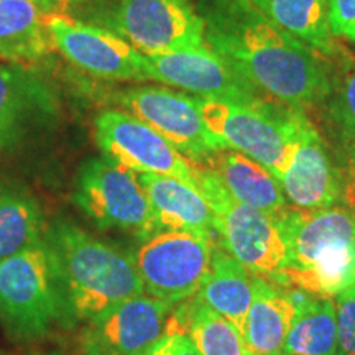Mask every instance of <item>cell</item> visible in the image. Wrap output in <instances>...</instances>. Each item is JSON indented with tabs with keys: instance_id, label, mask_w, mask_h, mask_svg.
<instances>
[{
	"instance_id": "d4e9b609",
	"label": "cell",
	"mask_w": 355,
	"mask_h": 355,
	"mask_svg": "<svg viewBox=\"0 0 355 355\" xmlns=\"http://www.w3.org/2000/svg\"><path fill=\"white\" fill-rule=\"evenodd\" d=\"M43 239V216L37 201L15 189L0 191V261Z\"/></svg>"
},
{
	"instance_id": "f546056e",
	"label": "cell",
	"mask_w": 355,
	"mask_h": 355,
	"mask_svg": "<svg viewBox=\"0 0 355 355\" xmlns=\"http://www.w3.org/2000/svg\"><path fill=\"white\" fill-rule=\"evenodd\" d=\"M173 355H202L183 332H173Z\"/></svg>"
},
{
	"instance_id": "484cf974",
	"label": "cell",
	"mask_w": 355,
	"mask_h": 355,
	"mask_svg": "<svg viewBox=\"0 0 355 355\" xmlns=\"http://www.w3.org/2000/svg\"><path fill=\"white\" fill-rule=\"evenodd\" d=\"M186 336L202 355H252L237 327L199 301L188 313Z\"/></svg>"
},
{
	"instance_id": "52a82bcc",
	"label": "cell",
	"mask_w": 355,
	"mask_h": 355,
	"mask_svg": "<svg viewBox=\"0 0 355 355\" xmlns=\"http://www.w3.org/2000/svg\"><path fill=\"white\" fill-rule=\"evenodd\" d=\"M74 201L101 229L148 239L158 224L139 175L109 158L91 159L78 176Z\"/></svg>"
},
{
	"instance_id": "ac0fdd59",
	"label": "cell",
	"mask_w": 355,
	"mask_h": 355,
	"mask_svg": "<svg viewBox=\"0 0 355 355\" xmlns=\"http://www.w3.org/2000/svg\"><path fill=\"white\" fill-rule=\"evenodd\" d=\"M235 201L277 216L288 207L278 180L263 165L247 155L224 148L207 159Z\"/></svg>"
},
{
	"instance_id": "44dd1931",
	"label": "cell",
	"mask_w": 355,
	"mask_h": 355,
	"mask_svg": "<svg viewBox=\"0 0 355 355\" xmlns=\"http://www.w3.org/2000/svg\"><path fill=\"white\" fill-rule=\"evenodd\" d=\"M273 24L327 60L340 58L337 38L329 28V0H252Z\"/></svg>"
},
{
	"instance_id": "7a4b0ae2",
	"label": "cell",
	"mask_w": 355,
	"mask_h": 355,
	"mask_svg": "<svg viewBox=\"0 0 355 355\" xmlns=\"http://www.w3.org/2000/svg\"><path fill=\"white\" fill-rule=\"evenodd\" d=\"M44 239L55 259L66 318L91 321L145 293L135 260L121 248L71 222H56Z\"/></svg>"
},
{
	"instance_id": "603a6c76",
	"label": "cell",
	"mask_w": 355,
	"mask_h": 355,
	"mask_svg": "<svg viewBox=\"0 0 355 355\" xmlns=\"http://www.w3.org/2000/svg\"><path fill=\"white\" fill-rule=\"evenodd\" d=\"M282 355H337L334 300L311 295L296 309Z\"/></svg>"
},
{
	"instance_id": "cb8c5ba5",
	"label": "cell",
	"mask_w": 355,
	"mask_h": 355,
	"mask_svg": "<svg viewBox=\"0 0 355 355\" xmlns=\"http://www.w3.org/2000/svg\"><path fill=\"white\" fill-rule=\"evenodd\" d=\"M48 104L46 89L20 66L0 64V148L12 141L35 109Z\"/></svg>"
},
{
	"instance_id": "2e32d148",
	"label": "cell",
	"mask_w": 355,
	"mask_h": 355,
	"mask_svg": "<svg viewBox=\"0 0 355 355\" xmlns=\"http://www.w3.org/2000/svg\"><path fill=\"white\" fill-rule=\"evenodd\" d=\"M159 230H186L217 239L214 214L196 186L162 175H139Z\"/></svg>"
},
{
	"instance_id": "6da1fadb",
	"label": "cell",
	"mask_w": 355,
	"mask_h": 355,
	"mask_svg": "<svg viewBox=\"0 0 355 355\" xmlns=\"http://www.w3.org/2000/svg\"><path fill=\"white\" fill-rule=\"evenodd\" d=\"M207 44L266 99L304 109L334 87L331 60L273 24L252 0H204Z\"/></svg>"
},
{
	"instance_id": "277c9868",
	"label": "cell",
	"mask_w": 355,
	"mask_h": 355,
	"mask_svg": "<svg viewBox=\"0 0 355 355\" xmlns=\"http://www.w3.org/2000/svg\"><path fill=\"white\" fill-rule=\"evenodd\" d=\"M61 318L64 296L46 239L0 261V321L13 334L42 336Z\"/></svg>"
},
{
	"instance_id": "5bb4252c",
	"label": "cell",
	"mask_w": 355,
	"mask_h": 355,
	"mask_svg": "<svg viewBox=\"0 0 355 355\" xmlns=\"http://www.w3.org/2000/svg\"><path fill=\"white\" fill-rule=\"evenodd\" d=\"M277 217L288 259L285 268H308L326 252L355 247V209L337 202L321 209H283Z\"/></svg>"
},
{
	"instance_id": "5b68a950",
	"label": "cell",
	"mask_w": 355,
	"mask_h": 355,
	"mask_svg": "<svg viewBox=\"0 0 355 355\" xmlns=\"http://www.w3.org/2000/svg\"><path fill=\"white\" fill-rule=\"evenodd\" d=\"M196 188L209 202L222 248L248 272L270 275L285 268L288 250L277 217L230 196L212 168L194 166Z\"/></svg>"
},
{
	"instance_id": "f1b7e54d",
	"label": "cell",
	"mask_w": 355,
	"mask_h": 355,
	"mask_svg": "<svg viewBox=\"0 0 355 355\" xmlns=\"http://www.w3.org/2000/svg\"><path fill=\"white\" fill-rule=\"evenodd\" d=\"M329 28L336 38L355 43V0H329Z\"/></svg>"
},
{
	"instance_id": "3957f363",
	"label": "cell",
	"mask_w": 355,
	"mask_h": 355,
	"mask_svg": "<svg viewBox=\"0 0 355 355\" xmlns=\"http://www.w3.org/2000/svg\"><path fill=\"white\" fill-rule=\"evenodd\" d=\"M207 128L225 148L263 165L278 183L295 157L300 115L304 109L270 99L232 101L196 96Z\"/></svg>"
},
{
	"instance_id": "9a60e30c",
	"label": "cell",
	"mask_w": 355,
	"mask_h": 355,
	"mask_svg": "<svg viewBox=\"0 0 355 355\" xmlns=\"http://www.w3.org/2000/svg\"><path fill=\"white\" fill-rule=\"evenodd\" d=\"M288 201L300 209H321L344 199L345 184L327 153L321 133L303 110L295 157L279 180Z\"/></svg>"
},
{
	"instance_id": "ffe728a7",
	"label": "cell",
	"mask_w": 355,
	"mask_h": 355,
	"mask_svg": "<svg viewBox=\"0 0 355 355\" xmlns=\"http://www.w3.org/2000/svg\"><path fill=\"white\" fill-rule=\"evenodd\" d=\"M254 300V278L224 248H214L211 270L198 291V301L225 318L243 334Z\"/></svg>"
},
{
	"instance_id": "83f0119b",
	"label": "cell",
	"mask_w": 355,
	"mask_h": 355,
	"mask_svg": "<svg viewBox=\"0 0 355 355\" xmlns=\"http://www.w3.org/2000/svg\"><path fill=\"white\" fill-rule=\"evenodd\" d=\"M337 314V355H355V285L334 298Z\"/></svg>"
},
{
	"instance_id": "ba28073f",
	"label": "cell",
	"mask_w": 355,
	"mask_h": 355,
	"mask_svg": "<svg viewBox=\"0 0 355 355\" xmlns=\"http://www.w3.org/2000/svg\"><path fill=\"white\" fill-rule=\"evenodd\" d=\"M107 24L144 56L206 43V24L194 0H121Z\"/></svg>"
},
{
	"instance_id": "d6986e66",
	"label": "cell",
	"mask_w": 355,
	"mask_h": 355,
	"mask_svg": "<svg viewBox=\"0 0 355 355\" xmlns=\"http://www.w3.org/2000/svg\"><path fill=\"white\" fill-rule=\"evenodd\" d=\"M296 308L285 286L254 278V300L248 309L243 340L252 355H282Z\"/></svg>"
},
{
	"instance_id": "d6a6232c",
	"label": "cell",
	"mask_w": 355,
	"mask_h": 355,
	"mask_svg": "<svg viewBox=\"0 0 355 355\" xmlns=\"http://www.w3.org/2000/svg\"><path fill=\"white\" fill-rule=\"evenodd\" d=\"M30 2L42 8L44 13H63L68 6L66 0H30Z\"/></svg>"
},
{
	"instance_id": "7c38bea8",
	"label": "cell",
	"mask_w": 355,
	"mask_h": 355,
	"mask_svg": "<svg viewBox=\"0 0 355 355\" xmlns=\"http://www.w3.org/2000/svg\"><path fill=\"white\" fill-rule=\"evenodd\" d=\"M145 76L150 81L183 89L199 97L266 99L207 43L188 50L145 56Z\"/></svg>"
},
{
	"instance_id": "836d02e7",
	"label": "cell",
	"mask_w": 355,
	"mask_h": 355,
	"mask_svg": "<svg viewBox=\"0 0 355 355\" xmlns=\"http://www.w3.org/2000/svg\"><path fill=\"white\" fill-rule=\"evenodd\" d=\"M66 2H83V0H66Z\"/></svg>"
},
{
	"instance_id": "7402d4cb",
	"label": "cell",
	"mask_w": 355,
	"mask_h": 355,
	"mask_svg": "<svg viewBox=\"0 0 355 355\" xmlns=\"http://www.w3.org/2000/svg\"><path fill=\"white\" fill-rule=\"evenodd\" d=\"M268 278L282 286L303 290L318 298L332 300L355 285V247L326 252L308 268H283Z\"/></svg>"
},
{
	"instance_id": "e0dca14e",
	"label": "cell",
	"mask_w": 355,
	"mask_h": 355,
	"mask_svg": "<svg viewBox=\"0 0 355 355\" xmlns=\"http://www.w3.org/2000/svg\"><path fill=\"white\" fill-rule=\"evenodd\" d=\"M48 15L30 0H0V63L32 64L56 50Z\"/></svg>"
},
{
	"instance_id": "4316f807",
	"label": "cell",
	"mask_w": 355,
	"mask_h": 355,
	"mask_svg": "<svg viewBox=\"0 0 355 355\" xmlns=\"http://www.w3.org/2000/svg\"><path fill=\"white\" fill-rule=\"evenodd\" d=\"M324 104L332 125L350 150H355V61L345 64L340 76H336L334 87Z\"/></svg>"
},
{
	"instance_id": "4dcf8cb0",
	"label": "cell",
	"mask_w": 355,
	"mask_h": 355,
	"mask_svg": "<svg viewBox=\"0 0 355 355\" xmlns=\"http://www.w3.org/2000/svg\"><path fill=\"white\" fill-rule=\"evenodd\" d=\"M344 201L355 209V150L349 152V183L345 184Z\"/></svg>"
},
{
	"instance_id": "e575fe53",
	"label": "cell",
	"mask_w": 355,
	"mask_h": 355,
	"mask_svg": "<svg viewBox=\"0 0 355 355\" xmlns=\"http://www.w3.org/2000/svg\"><path fill=\"white\" fill-rule=\"evenodd\" d=\"M53 355H60V354H53Z\"/></svg>"
},
{
	"instance_id": "4fadbf2b",
	"label": "cell",
	"mask_w": 355,
	"mask_h": 355,
	"mask_svg": "<svg viewBox=\"0 0 355 355\" xmlns=\"http://www.w3.org/2000/svg\"><path fill=\"white\" fill-rule=\"evenodd\" d=\"M173 306L139 295L87 321L83 355H140L166 334Z\"/></svg>"
},
{
	"instance_id": "1f68e13d",
	"label": "cell",
	"mask_w": 355,
	"mask_h": 355,
	"mask_svg": "<svg viewBox=\"0 0 355 355\" xmlns=\"http://www.w3.org/2000/svg\"><path fill=\"white\" fill-rule=\"evenodd\" d=\"M171 343H173V332L168 331L162 339H158L152 347H148L140 355H173Z\"/></svg>"
},
{
	"instance_id": "8992f818",
	"label": "cell",
	"mask_w": 355,
	"mask_h": 355,
	"mask_svg": "<svg viewBox=\"0 0 355 355\" xmlns=\"http://www.w3.org/2000/svg\"><path fill=\"white\" fill-rule=\"evenodd\" d=\"M214 242L186 230H158L133 255L148 296L175 306L198 295L211 270Z\"/></svg>"
},
{
	"instance_id": "30bf717a",
	"label": "cell",
	"mask_w": 355,
	"mask_h": 355,
	"mask_svg": "<svg viewBox=\"0 0 355 355\" xmlns=\"http://www.w3.org/2000/svg\"><path fill=\"white\" fill-rule=\"evenodd\" d=\"M96 141L105 155L137 175H162L196 186L194 163L165 137L125 110L109 109L97 115Z\"/></svg>"
},
{
	"instance_id": "9c48e42d",
	"label": "cell",
	"mask_w": 355,
	"mask_h": 355,
	"mask_svg": "<svg viewBox=\"0 0 355 355\" xmlns=\"http://www.w3.org/2000/svg\"><path fill=\"white\" fill-rule=\"evenodd\" d=\"M119 105L165 137L189 162H207L225 146L207 128L196 96L163 86H137L117 96Z\"/></svg>"
},
{
	"instance_id": "8fae6325",
	"label": "cell",
	"mask_w": 355,
	"mask_h": 355,
	"mask_svg": "<svg viewBox=\"0 0 355 355\" xmlns=\"http://www.w3.org/2000/svg\"><path fill=\"white\" fill-rule=\"evenodd\" d=\"M48 26L56 50L86 73L109 81H146L145 56L112 30L66 13H50Z\"/></svg>"
}]
</instances>
